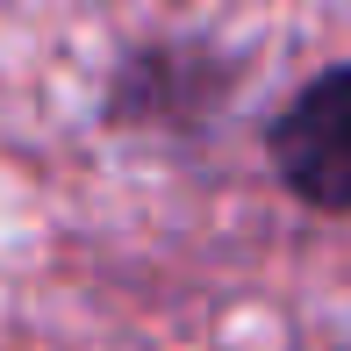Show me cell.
<instances>
[{
  "label": "cell",
  "mask_w": 351,
  "mask_h": 351,
  "mask_svg": "<svg viewBox=\"0 0 351 351\" xmlns=\"http://www.w3.org/2000/svg\"><path fill=\"white\" fill-rule=\"evenodd\" d=\"M230 58L201 51V43H143L115 65V86H108V122H122V130H158V122H172V130H194V122H208L222 108V93H230Z\"/></svg>",
  "instance_id": "7a4b0ae2"
},
{
  "label": "cell",
  "mask_w": 351,
  "mask_h": 351,
  "mask_svg": "<svg viewBox=\"0 0 351 351\" xmlns=\"http://www.w3.org/2000/svg\"><path fill=\"white\" fill-rule=\"evenodd\" d=\"M344 351H351V344H344Z\"/></svg>",
  "instance_id": "3957f363"
},
{
  "label": "cell",
  "mask_w": 351,
  "mask_h": 351,
  "mask_svg": "<svg viewBox=\"0 0 351 351\" xmlns=\"http://www.w3.org/2000/svg\"><path fill=\"white\" fill-rule=\"evenodd\" d=\"M280 186L315 215H351V65L315 72L265 130Z\"/></svg>",
  "instance_id": "6da1fadb"
}]
</instances>
